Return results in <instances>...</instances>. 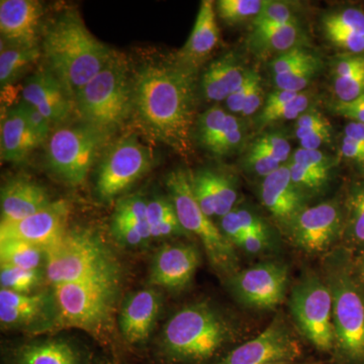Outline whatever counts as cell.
I'll return each instance as SVG.
<instances>
[{
    "label": "cell",
    "instance_id": "6da1fadb",
    "mask_svg": "<svg viewBox=\"0 0 364 364\" xmlns=\"http://www.w3.org/2000/svg\"><path fill=\"white\" fill-rule=\"evenodd\" d=\"M133 82V114L144 131L179 153L191 151L196 116V70L176 63L141 67Z\"/></svg>",
    "mask_w": 364,
    "mask_h": 364
},
{
    "label": "cell",
    "instance_id": "ffe728a7",
    "mask_svg": "<svg viewBox=\"0 0 364 364\" xmlns=\"http://www.w3.org/2000/svg\"><path fill=\"white\" fill-rule=\"evenodd\" d=\"M43 14L42 4L36 0H1V41L18 47H39L38 41Z\"/></svg>",
    "mask_w": 364,
    "mask_h": 364
},
{
    "label": "cell",
    "instance_id": "ac0fdd59",
    "mask_svg": "<svg viewBox=\"0 0 364 364\" xmlns=\"http://www.w3.org/2000/svg\"><path fill=\"white\" fill-rule=\"evenodd\" d=\"M69 205L65 200H56L37 214L14 223H1L0 240L16 239L47 248L65 233Z\"/></svg>",
    "mask_w": 364,
    "mask_h": 364
},
{
    "label": "cell",
    "instance_id": "b9f144b4",
    "mask_svg": "<svg viewBox=\"0 0 364 364\" xmlns=\"http://www.w3.org/2000/svg\"><path fill=\"white\" fill-rule=\"evenodd\" d=\"M148 200L141 195H131L121 198L117 203L112 219L148 225Z\"/></svg>",
    "mask_w": 364,
    "mask_h": 364
},
{
    "label": "cell",
    "instance_id": "d6a6232c",
    "mask_svg": "<svg viewBox=\"0 0 364 364\" xmlns=\"http://www.w3.org/2000/svg\"><path fill=\"white\" fill-rule=\"evenodd\" d=\"M210 191L215 205V215L223 218L235 208L238 195L231 177L222 172L208 169Z\"/></svg>",
    "mask_w": 364,
    "mask_h": 364
},
{
    "label": "cell",
    "instance_id": "7402d4cb",
    "mask_svg": "<svg viewBox=\"0 0 364 364\" xmlns=\"http://www.w3.org/2000/svg\"><path fill=\"white\" fill-rule=\"evenodd\" d=\"M52 203L44 186L28 177H14L1 188V223L21 221L49 207Z\"/></svg>",
    "mask_w": 364,
    "mask_h": 364
},
{
    "label": "cell",
    "instance_id": "f907efd6",
    "mask_svg": "<svg viewBox=\"0 0 364 364\" xmlns=\"http://www.w3.org/2000/svg\"><path fill=\"white\" fill-rule=\"evenodd\" d=\"M245 161L246 166H248L249 169L252 170L254 173L263 177L269 176L282 167V164L277 160L260 151L253 149L252 147L249 150Z\"/></svg>",
    "mask_w": 364,
    "mask_h": 364
},
{
    "label": "cell",
    "instance_id": "ba28073f",
    "mask_svg": "<svg viewBox=\"0 0 364 364\" xmlns=\"http://www.w3.org/2000/svg\"><path fill=\"white\" fill-rule=\"evenodd\" d=\"M165 182L182 228L200 241L215 272L228 277L238 272V258L234 244L215 226L196 202L191 189L189 172L182 168L172 170Z\"/></svg>",
    "mask_w": 364,
    "mask_h": 364
},
{
    "label": "cell",
    "instance_id": "30bf717a",
    "mask_svg": "<svg viewBox=\"0 0 364 364\" xmlns=\"http://www.w3.org/2000/svg\"><path fill=\"white\" fill-rule=\"evenodd\" d=\"M289 308L299 331L322 352L335 349L332 294L327 284L316 274H308L294 287Z\"/></svg>",
    "mask_w": 364,
    "mask_h": 364
},
{
    "label": "cell",
    "instance_id": "6f0895ef",
    "mask_svg": "<svg viewBox=\"0 0 364 364\" xmlns=\"http://www.w3.org/2000/svg\"><path fill=\"white\" fill-rule=\"evenodd\" d=\"M331 136V126H328L314 131L312 133L306 134L303 138L299 139V143L303 149L318 150L321 146L330 143Z\"/></svg>",
    "mask_w": 364,
    "mask_h": 364
},
{
    "label": "cell",
    "instance_id": "277c9868",
    "mask_svg": "<svg viewBox=\"0 0 364 364\" xmlns=\"http://www.w3.org/2000/svg\"><path fill=\"white\" fill-rule=\"evenodd\" d=\"M121 291V270L53 287L54 325L76 328L102 338L114 321Z\"/></svg>",
    "mask_w": 364,
    "mask_h": 364
},
{
    "label": "cell",
    "instance_id": "4dcf8cb0",
    "mask_svg": "<svg viewBox=\"0 0 364 364\" xmlns=\"http://www.w3.org/2000/svg\"><path fill=\"white\" fill-rule=\"evenodd\" d=\"M221 231L234 246L241 237L247 233L269 237L265 223L246 208H234L229 214L221 218Z\"/></svg>",
    "mask_w": 364,
    "mask_h": 364
},
{
    "label": "cell",
    "instance_id": "7bdbcfd3",
    "mask_svg": "<svg viewBox=\"0 0 364 364\" xmlns=\"http://www.w3.org/2000/svg\"><path fill=\"white\" fill-rule=\"evenodd\" d=\"M298 23L294 9L289 2L267 1L259 14L253 20V26L262 25H289Z\"/></svg>",
    "mask_w": 364,
    "mask_h": 364
},
{
    "label": "cell",
    "instance_id": "7c38bea8",
    "mask_svg": "<svg viewBox=\"0 0 364 364\" xmlns=\"http://www.w3.org/2000/svg\"><path fill=\"white\" fill-rule=\"evenodd\" d=\"M303 355L298 337L279 316L255 338L235 346L215 364L298 363Z\"/></svg>",
    "mask_w": 364,
    "mask_h": 364
},
{
    "label": "cell",
    "instance_id": "9c48e42d",
    "mask_svg": "<svg viewBox=\"0 0 364 364\" xmlns=\"http://www.w3.org/2000/svg\"><path fill=\"white\" fill-rule=\"evenodd\" d=\"M109 136L80 123L60 127L47 141V163L55 176L72 186L82 183Z\"/></svg>",
    "mask_w": 364,
    "mask_h": 364
},
{
    "label": "cell",
    "instance_id": "bcb514c9",
    "mask_svg": "<svg viewBox=\"0 0 364 364\" xmlns=\"http://www.w3.org/2000/svg\"><path fill=\"white\" fill-rule=\"evenodd\" d=\"M251 147L273 158L280 164L286 161L291 153V144L284 136L277 134H267L260 136Z\"/></svg>",
    "mask_w": 364,
    "mask_h": 364
},
{
    "label": "cell",
    "instance_id": "ee69618b",
    "mask_svg": "<svg viewBox=\"0 0 364 364\" xmlns=\"http://www.w3.org/2000/svg\"><path fill=\"white\" fill-rule=\"evenodd\" d=\"M291 181L301 191H318L325 186L329 178L330 171L306 168L291 161L289 165Z\"/></svg>",
    "mask_w": 364,
    "mask_h": 364
},
{
    "label": "cell",
    "instance_id": "be15d7a7",
    "mask_svg": "<svg viewBox=\"0 0 364 364\" xmlns=\"http://www.w3.org/2000/svg\"><path fill=\"white\" fill-rule=\"evenodd\" d=\"M344 136L364 145V124L351 122L345 127Z\"/></svg>",
    "mask_w": 364,
    "mask_h": 364
},
{
    "label": "cell",
    "instance_id": "e0dca14e",
    "mask_svg": "<svg viewBox=\"0 0 364 364\" xmlns=\"http://www.w3.org/2000/svg\"><path fill=\"white\" fill-rule=\"evenodd\" d=\"M6 364H98L95 354L73 340H32L11 347L4 354Z\"/></svg>",
    "mask_w": 364,
    "mask_h": 364
},
{
    "label": "cell",
    "instance_id": "8992f818",
    "mask_svg": "<svg viewBox=\"0 0 364 364\" xmlns=\"http://www.w3.org/2000/svg\"><path fill=\"white\" fill-rule=\"evenodd\" d=\"M326 284L332 294L335 353L341 364H364V294L346 253L326 264Z\"/></svg>",
    "mask_w": 364,
    "mask_h": 364
},
{
    "label": "cell",
    "instance_id": "5b68a950",
    "mask_svg": "<svg viewBox=\"0 0 364 364\" xmlns=\"http://www.w3.org/2000/svg\"><path fill=\"white\" fill-rule=\"evenodd\" d=\"M74 100L80 123L111 136L133 114V82L126 57L114 52Z\"/></svg>",
    "mask_w": 364,
    "mask_h": 364
},
{
    "label": "cell",
    "instance_id": "91938a15",
    "mask_svg": "<svg viewBox=\"0 0 364 364\" xmlns=\"http://www.w3.org/2000/svg\"><path fill=\"white\" fill-rule=\"evenodd\" d=\"M341 152L347 159L364 164V145L344 136Z\"/></svg>",
    "mask_w": 364,
    "mask_h": 364
},
{
    "label": "cell",
    "instance_id": "d590c367",
    "mask_svg": "<svg viewBox=\"0 0 364 364\" xmlns=\"http://www.w3.org/2000/svg\"><path fill=\"white\" fill-rule=\"evenodd\" d=\"M321 69V60L314 56L306 63L301 64L291 71L274 76V82L277 90L293 91V92H301L312 79L317 75Z\"/></svg>",
    "mask_w": 364,
    "mask_h": 364
},
{
    "label": "cell",
    "instance_id": "f1b7e54d",
    "mask_svg": "<svg viewBox=\"0 0 364 364\" xmlns=\"http://www.w3.org/2000/svg\"><path fill=\"white\" fill-rule=\"evenodd\" d=\"M41 56L40 48L6 46L0 53V85L1 90L14 86L32 68Z\"/></svg>",
    "mask_w": 364,
    "mask_h": 364
},
{
    "label": "cell",
    "instance_id": "9a60e30c",
    "mask_svg": "<svg viewBox=\"0 0 364 364\" xmlns=\"http://www.w3.org/2000/svg\"><path fill=\"white\" fill-rule=\"evenodd\" d=\"M200 263V251L195 245L164 244L151 262L149 284L173 293L183 291L193 282Z\"/></svg>",
    "mask_w": 364,
    "mask_h": 364
},
{
    "label": "cell",
    "instance_id": "d4e9b609",
    "mask_svg": "<svg viewBox=\"0 0 364 364\" xmlns=\"http://www.w3.org/2000/svg\"><path fill=\"white\" fill-rule=\"evenodd\" d=\"M0 134L2 161L23 162L36 148L42 145L18 105L2 109Z\"/></svg>",
    "mask_w": 364,
    "mask_h": 364
},
{
    "label": "cell",
    "instance_id": "83f0119b",
    "mask_svg": "<svg viewBox=\"0 0 364 364\" xmlns=\"http://www.w3.org/2000/svg\"><path fill=\"white\" fill-rule=\"evenodd\" d=\"M147 223L152 239L172 238L188 235L179 222L176 208L169 196L165 198L156 196L148 200Z\"/></svg>",
    "mask_w": 364,
    "mask_h": 364
},
{
    "label": "cell",
    "instance_id": "11a10c76",
    "mask_svg": "<svg viewBox=\"0 0 364 364\" xmlns=\"http://www.w3.org/2000/svg\"><path fill=\"white\" fill-rule=\"evenodd\" d=\"M332 111L352 122L364 124V93L351 102H337L333 105Z\"/></svg>",
    "mask_w": 364,
    "mask_h": 364
},
{
    "label": "cell",
    "instance_id": "5bb4252c",
    "mask_svg": "<svg viewBox=\"0 0 364 364\" xmlns=\"http://www.w3.org/2000/svg\"><path fill=\"white\" fill-rule=\"evenodd\" d=\"M342 226L341 208L335 202L304 208L289 225L294 243L309 253L324 252L331 247Z\"/></svg>",
    "mask_w": 364,
    "mask_h": 364
},
{
    "label": "cell",
    "instance_id": "c3c4849f",
    "mask_svg": "<svg viewBox=\"0 0 364 364\" xmlns=\"http://www.w3.org/2000/svg\"><path fill=\"white\" fill-rule=\"evenodd\" d=\"M18 105L20 107L21 111L23 112L26 122L30 124L31 129L39 139L41 144L47 143L52 134L51 122L44 114H41L36 107L26 104L23 100H21Z\"/></svg>",
    "mask_w": 364,
    "mask_h": 364
},
{
    "label": "cell",
    "instance_id": "603a6c76",
    "mask_svg": "<svg viewBox=\"0 0 364 364\" xmlns=\"http://www.w3.org/2000/svg\"><path fill=\"white\" fill-rule=\"evenodd\" d=\"M260 198L270 214L282 224L291 225L304 210V193L291 181L289 167H279L264 177L260 186Z\"/></svg>",
    "mask_w": 364,
    "mask_h": 364
},
{
    "label": "cell",
    "instance_id": "cb8c5ba5",
    "mask_svg": "<svg viewBox=\"0 0 364 364\" xmlns=\"http://www.w3.org/2000/svg\"><path fill=\"white\" fill-rule=\"evenodd\" d=\"M219 39V26L215 20L214 2L203 0L198 9L193 31L177 54L179 63L196 70L214 51Z\"/></svg>",
    "mask_w": 364,
    "mask_h": 364
},
{
    "label": "cell",
    "instance_id": "db71d44e",
    "mask_svg": "<svg viewBox=\"0 0 364 364\" xmlns=\"http://www.w3.org/2000/svg\"><path fill=\"white\" fill-rule=\"evenodd\" d=\"M296 136L298 139L303 138L306 134L312 133L318 129L331 126L321 112L318 111H306L296 119Z\"/></svg>",
    "mask_w": 364,
    "mask_h": 364
},
{
    "label": "cell",
    "instance_id": "9f6ffc18",
    "mask_svg": "<svg viewBox=\"0 0 364 364\" xmlns=\"http://www.w3.org/2000/svg\"><path fill=\"white\" fill-rule=\"evenodd\" d=\"M269 237L261 236V235L247 233L241 237L235 245L238 246L242 250L250 254L263 252L267 249L269 244Z\"/></svg>",
    "mask_w": 364,
    "mask_h": 364
},
{
    "label": "cell",
    "instance_id": "d6986e66",
    "mask_svg": "<svg viewBox=\"0 0 364 364\" xmlns=\"http://www.w3.org/2000/svg\"><path fill=\"white\" fill-rule=\"evenodd\" d=\"M21 100L33 105L52 124H64L75 109V100L49 68L36 72L21 88Z\"/></svg>",
    "mask_w": 364,
    "mask_h": 364
},
{
    "label": "cell",
    "instance_id": "74e56055",
    "mask_svg": "<svg viewBox=\"0 0 364 364\" xmlns=\"http://www.w3.org/2000/svg\"><path fill=\"white\" fill-rule=\"evenodd\" d=\"M244 135H245V131L240 119H237L233 114H229L221 136L208 150L213 154L220 155V156L230 154L237 148L240 147L244 140Z\"/></svg>",
    "mask_w": 364,
    "mask_h": 364
},
{
    "label": "cell",
    "instance_id": "8d00e7d4",
    "mask_svg": "<svg viewBox=\"0 0 364 364\" xmlns=\"http://www.w3.org/2000/svg\"><path fill=\"white\" fill-rule=\"evenodd\" d=\"M310 97L305 92L299 93L298 97L291 102L273 109H262L257 122L260 127L279 123V122L291 121L299 119L304 112L308 111Z\"/></svg>",
    "mask_w": 364,
    "mask_h": 364
},
{
    "label": "cell",
    "instance_id": "836d02e7",
    "mask_svg": "<svg viewBox=\"0 0 364 364\" xmlns=\"http://www.w3.org/2000/svg\"><path fill=\"white\" fill-rule=\"evenodd\" d=\"M267 0H220L217 11L228 25H238L249 18H255Z\"/></svg>",
    "mask_w": 364,
    "mask_h": 364
},
{
    "label": "cell",
    "instance_id": "7dc6e473",
    "mask_svg": "<svg viewBox=\"0 0 364 364\" xmlns=\"http://www.w3.org/2000/svg\"><path fill=\"white\" fill-rule=\"evenodd\" d=\"M314 56L315 55L306 51L305 48L303 47H296L284 53V54H279L277 58L273 60L272 63L273 75H282V74L291 71V69L306 63Z\"/></svg>",
    "mask_w": 364,
    "mask_h": 364
},
{
    "label": "cell",
    "instance_id": "484cf974",
    "mask_svg": "<svg viewBox=\"0 0 364 364\" xmlns=\"http://www.w3.org/2000/svg\"><path fill=\"white\" fill-rule=\"evenodd\" d=\"M248 71L235 53L220 57L203 72L200 80L203 97L210 102H226L245 80Z\"/></svg>",
    "mask_w": 364,
    "mask_h": 364
},
{
    "label": "cell",
    "instance_id": "816d5d0a",
    "mask_svg": "<svg viewBox=\"0 0 364 364\" xmlns=\"http://www.w3.org/2000/svg\"><path fill=\"white\" fill-rule=\"evenodd\" d=\"M259 74L253 70H249L246 75L245 80L236 90L226 100L228 109L234 114H241L243 111L244 104L250 92L251 88L255 82L256 79L259 77Z\"/></svg>",
    "mask_w": 364,
    "mask_h": 364
},
{
    "label": "cell",
    "instance_id": "680465c9",
    "mask_svg": "<svg viewBox=\"0 0 364 364\" xmlns=\"http://www.w3.org/2000/svg\"><path fill=\"white\" fill-rule=\"evenodd\" d=\"M264 102V93H263L262 85H261V77L256 79L255 82L251 88L250 92L244 104L243 111L241 114L243 116L248 117L252 116L258 109H260L261 105Z\"/></svg>",
    "mask_w": 364,
    "mask_h": 364
},
{
    "label": "cell",
    "instance_id": "6125c7cd",
    "mask_svg": "<svg viewBox=\"0 0 364 364\" xmlns=\"http://www.w3.org/2000/svg\"><path fill=\"white\" fill-rule=\"evenodd\" d=\"M352 272L356 282L360 287L361 291L364 294V248L358 254L355 259L352 260Z\"/></svg>",
    "mask_w": 364,
    "mask_h": 364
},
{
    "label": "cell",
    "instance_id": "44dd1931",
    "mask_svg": "<svg viewBox=\"0 0 364 364\" xmlns=\"http://www.w3.org/2000/svg\"><path fill=\"white\" fill-rule=\"evenodd\" d=\"M54 294L14 293L0 289V323L2 328L28 329L43 321L55 323Z\"/></svg>",
    "mask_w": 364,
    "mask_h": 364
},
{
    "label": "cell",
    "instance_id": "4316f807",
    "mask_svg": "<svg viewBox=\"0 0 364 364\" xmlns=\"http://www.w3.org/2000/svg\"><path fill=\"white\" fill-rule=\"evenodd\" d=\"M303 33L299 23L289 25H262L253 28L248 44L255 54L280 53L301 47Z\"/></svg>",
    "mask_w": 364,
    "mask_h": 364
},
{
    "label": "cell",
    "instance_id": "7a4b0ae2",
    "mask_svg": "<svg viewBox=\"0 0 364 364\" xmlns=\"http://www.w3.org/2000/svg\"><path fill=\"white\" fill-rule=\"evenodd\" d=\"M236 340L233 326L207 301L181 309L167 321L152 352V364H215Z\"/></svg>",
    "mask_w": 364,
    "mask_h": 364
},
{
    "label": "cell",
    "instance_id": "ab89813d",
    "mask_svg": "<svg viewBox=\"0 0 364 364\" xmlns=\"http://www.w3.org/2000/svg\"><path fill=\"white\" fill-rule=\"evenodd\" d=\"M111 231L114 240L127 247L143 245L145 242L152 239L148 225L112 219Z\"/></svg>",
    "mask_w": 364,
    "mask_h": 364
},
{
    "label": "cell",
    "instance_id": "52a82bcc",
    "mask_svg": "<svg viewBox=\"0 0 364 364\" xmlns=\"http://www.w3.org/2000/svg\"><path fill=\"white\" fill-rule=\"evenodd\" d=\"M46 277L52 286L80 282L119 270L107 244L93 230L72 228L45 248Z\"/></svg>",
    "mask_w": 364,
    "mask_h": 364
},
{
    "label": "cell",
    "instance_id": "60d3db41",
    "mask_svg": "<svg viewBox=\"0 0 364 364\" xmlns=\"http://www.w3.org/2000/svg\"><path fill=\"white\" fill-rule=\"evenodd\" d=\"M324 30L344 31L364 36V13L356 9H346L326 16Z\"/></svg>",
    "mask_w": 364,
    "mask_h": 364
},
{
    "label": "cell",
    "instance_id": "681fc988",
    "mask_svg": "<svg viewBox=\"0 0 364 364\" xmlns=\"http://www.w3.org/2000/svg\"><path fill=\"white\" fill-rule=\"evenodd\" d=\"M293 162L306 168L327 170V171H331L334 166L331 157L327 156L320 150H306L303 148L294 153Z\"/></svg>",
    "mask_w": 364,
    "mask_h": 364
},
{
    "label": "cell",
    "instance_id": "f6af8a7d",
    "mask_svg": "<svg viewBox=\"0 0 364 364\" xmlns=\"http://www.w3.org/2000/svg\"><path fill=\"white\" fill-rule=\"evenodd\" d=\"M333 90L338 102H348L364 93V66L342 77L333 78Z\"/></svg>",
    "mask_w": 364,
    "mask_h": 364
},
{
    "label": "cell",
    "instance_id": "2e32d148",
    "mask_svg": "<svg viewBox=\"0 0 364 364\" xmlns=\"http://www.w3.org/2000/svg\"><path fill=\"white\" fill-rule=\"evenodd\" d=\"M161 294L153 289L132 293L119 310V332L124 343L134 348H143L149 342L161 312Z\"/></svg>",
    "mask_w": 364,
    "mask_h": 364
},
{
    "label": "cell",
    "instance_id": "f546056e",
    "mask_svg": "<svg viewBox=\"0 0 364 364\" xmlns=\"http://www.w3.org/2000/svg\"><path fill=\"white\" fill-rule=\"evenodd\" d=\"M45 263L44 248L16 239L0 240V264L26 269H41Z\"/></svg>",
    "mask_w": 364,
    "mask_h": 364
},
{
    "label": "cell",
    "instance_id": "3957f363",
    "mask_svg": "<svg viewBox=\"0 0 364 364\" xmlns=\"http://www.w3.org/2000/svg\"><path fill=\"white\" fill-rule=\"evenodd\" d=\"M48 68L75 98L114 55L86 28L78 13L66 11L50 23L43 38Z\"/></svg>",
    "mask_w": 364,
    "mask_h": 364
},
{
    "label": "cell",
    "instance_id": "94428289",
    "mask_svg": "<svg viewBox=\"0 0 364 364\" xmlns=\"http://www.w3.org/2000/svg\"><path fill=\"white\" fill-rule=\"evenodd\" d=\"M298 95L299 93L293 92V91L277 90L274 92L270 93L268 95L262 109H275V107H279L280 105L287 104V102H291Z\"/></svg>",
    "mask_w": 364,
    "mask_h": 364
},
{
    "label": "cell",
    "instance_id": "8fae6325",
    "mask_svg": "<svg viewBox=\"0 0 364 364\" xmlns=\"http://www.w3.org/2000/svg\"><path fill=\"white\" fill-rule=\"evenodd\" d=\"M153 165L152 152L136 136H124L105 152L98 165L95 191L102 202L123 195Z\"/></svg>",
    "mask_w": 364,
    "mask_h": 364
},
{
    "label": "cell",
    "instance_id": "1f68e13d",
    "mask_svg": "<svg viewBox=\"0 0 364 364\" xmlns=\"http://www.w3.org/2000/svg\"><path fill=\"white\" fill-rule=\"evenodd\" d=\"M43 282L42 269H26L11 265H0L1 289L14 293L31 294Z\"/></svg>",
    "mask_w": 364,
    "mask_h": 364
},
{
    "label": "cell",
    "instance_id": "f35d334b",
    "mask_svg": "<svg viewBox=\"0 0 364 364\" xmlns=\"http://www.w3.org/2000/svg\"><path fill=\"white\" fill-rule=\"evenodd\" d=\"M347 234L352 243L364 248V183L354 189L349 198Z\"/></svg>",
    "mask_w": 364,
    "mask_h": 364
},
{
    "label": "cell",
    "instance_id": "f5cc1de1",
    "mask_svg": "<svg viewBox=\"0 0 364 364\" xmlns=\"http://www.w3.org/2000/svg\"><path fill=\"white\" fill-rule=\"evenodd\" d=\"M326 35L335 45L353 53L360 54L364 52V36L358 33L344 32V31L327 30Z\"/></svg>",
    "mask_w": 364,
    "mask_h": 364
},
{
    "label": "cell",
    "instance_id": "e575fe53",
    "mask_svg": "<svg viewBox=\"0 0 364 364\" xmlns=\"http://www.w3.org/2000/svg\"><path fill=\"white\" fill-rule=\"evenodd\" d=\"M229 114L219 105H214L198 117L196 122V135L198 142L205 149H208L213 143L221 136L226 124Z\"/></svg>",
    "mask_w": 364,
    "mask_h": 364
},
{
    "label": "cell",
    "instance_id": "4fadbf2b",
    "mask_svg": "<svg viewBox=\"0 0 364 364\" xmlns=\"http://www.w3.org/2000/svg\"><path fill=\"white\" fill-rule=\"evenodd\" d=\"M289 268L284 263L264 262L228 277V287L239 303L247 308L272 310L284 301Z\"/></svg>",
    "mask_w": 364,
    "mask_h": 364
},
{
    "label": "cell",
    "instance_id": "e7e4bbea",
    "mask_svg": "<svg viewBox=\"0 0 364 364\" xmlns=\"http://www.w3.org/2000/svg\"><path fill=\"white\" fill-rule=\"evenodd\" d=\"M272 364H323L320 361L315 360H301L298 363H272Z\"/></svg>",
    "mask_w": 364,
    "mask_h": 364
}]
</instances>
